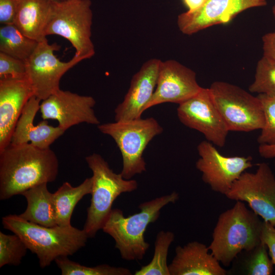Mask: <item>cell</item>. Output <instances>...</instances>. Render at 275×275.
I'll list each match as a JSON object with an SVG mask.
<instances>
[{"mask_svg":"<svg viewBox=\"0 0 275 275\" xmlns=\"http://www.w3.org/2000/svg\"><path fill=\"white\" fill-rule=\"evenodd\" d=\"M59 163L50 148L10 143L0 151V200H8L37 185L56 180Z\"/></svg>","mask_w":275,"mask_h":275,"instance_id":"6da1fadb","label":"cell"},{"mask_svg":"<svg viewBox=\"0 0 275 275\" xmlns=\"http://www.w3.org/2000/svg\"><path fill=\"white\" fill-rule=\"evenodd\" d=\"M3 227L18 235L28 249L37 255L42 268L59 257H68L84 247L89 238L84 229L73 227H45L25 220L19 215L2 218Z\"/></svg>","mask_w":275,"mask_h":275,"instance_id":"7a4b0ae2","label":"cell"},{"mask_svg":"<svg viewBox=\"0 0 275 275\" xmlns=\"http://www.w3.org/2000/svg\"><path fill=\"white\" fill-rule=\"evenodd\" d=\"M178 199V193L173 191L140 204V211L128 216L120 209H113L102 230L114 239L122 258L141 260L150 246L144 237L148 226L158 219L164 206Z\"/></svg>","mask_w":275,"mask_h":275,"instance_id":"3957f363","label":"cell"},{"mask_svg":"<svg viewBox=\"0 0 275 275\" xmlns=\"http://www.w3.org/2000/svg\"><path fill=\"white\" fill-rule=\"evenodd\" d=\"M259 217L239 201L222 212L208 246L212 255L223 265L228 266L241 251L259 244L263 223Z\"/></svg>","mask_w":275,"mask_h":275,"instance_id":"277c9868","label":"cell"},{"mask_svg":"<svg viewBox=\"0 0 275 275\" xmlns=\"http://www.w3.org/2000/svg\"><path fill=\"white\" fill-rule=\"evenodd\" d=\"M85 159L93 176L91 203L83 229L88 237L92 238L102 229L117 197L136 190L138 183L135 180L124 178L121 173H115L99 154H92Z\"/></svg>","mask_w":275,"mask_h":275,"instance_id":"5b68a950","label":"cell"},{"mask_svg":"<svg viewBox=\"0 0 275 275\" xmlns=\"http://www.w3.org/2000/svg\"><path fill=\"white\" fill-rule=\"evenodd\" d=\"M97 127L102 133L110 136L118 147L123 160L121 174L126 179L146 171L143 152L151 141L163 131L152 117L116 121Z\"/></svg>","mask_w":275,"mask_h":275,"instance_id":"8992f818","label":"cell"},{"mask_svg":"<svg viewBox=\"0 0 275 275\" xmlns=\"http://www.w3.org/2000/svg\"><path fill=\"white\" fill-rule=\"evenodd\" d=\"M91 0L53 2L45 35H56L68 40L75 56L83 60L95 53L91 40L93 13Z\"/></svg>","mask_w":275,"mask_h":275,"instance_id":"52a82bcc","label":"cell"},{"mask_svg":"<svg viewBox=\"0 0 275 275\" xmlns=\"http://www.w3.org/2000/svg\"><path fill=\"white\" fill-rule=\"evenodd\" d=\"M209 88L229 131L249 132L263 128L264 115L257 96L222 81L213 82Z\"/></svg>","mask_w":275,"mask_h":275,"instance_id":"ba28073f","label":"cell"},{"mask_svg":"<svg viewBox=\"0 0 275 275\" xmlns=\"http://www.w3.org/2000/svg\"><path fill=\"white\" fill-rule=\"evenodd\" d=\"M225 196L247 203L263 221L275 227V177L266 163H259L255 173L243 172Z\"/></svg>","mask_w":275,"mask_h":275,"instance_id":"9c48e42d","label":"cell"},{"mask_svg":"<svg viewBox=\"0 0 275 275\" xmlns=\"http://www.w3.org/2000/svg\"><path fill=\"white\" fill-rule=\"evenodd\" d=\"M59 48L57 43L49 44L46 39L38 42L32 54L25 61L26 77L33 88L34 96L41 101L60 89V80L63 75L83 60L74 55L69 61L62 62L54 54V51Z\"/></svg>","mask_w":275,"mask_h":275,"instance_id":"30bf717a","label":"cell"},{"mask_svg":"<svg viewBox=\"0 0 275 275\" xmlns=\"http://www.w3.org/2000/svg\"><path fill=\"white\" fill-rule=\"evenodd\" d=\"M177 111L178 119L185 126L200 132L213 145L225 146L229 131L209 88L202 87L197 94L179 104Z\"/></svg>","mask_w":275,"mask_h":275,"instance_id":"8fae6325","label":"cell"},{"mask_svg":"<svg viewBox=\"0 0 275 275\" xmlns=\"http://www.w3.org/2000/svg\"><path fill=\"white\" fill-rule=\"evenodd\" d=\"M200 158L196 168L202 179L215 192L226 195L234 182L247 169L253 167L251 156H225L211 142L204 141L197 147Z\"/></svg>","mask_w":275,"mask_h":275,"instance_id":"7c38bea8","label":"cell"},{"mask_svg":"<svg viewBox=\"0 0 275 275\" xmlns=\"http://www.w3.org/2000/svg\"><path fill=\"white\" fill-rule=\"evenodd\" d=\"M95 104V100L91 96L59 89L42 100L40 111L43 120H55L58 126L66 131L82 123L100 124L93 109Z\"/></svg>","mask_w":275,"mask_h":275,"instance_id":"4fadbf2b","label":"cell"},{"mask_svg":"<svg viewBox=\"0 0 275 275\" xmlns=\"http://www.w3.org/2000/svg\"><path fill=\"white\" fill-rule=\"evenodd\" d=\"M266 0H206L199 9L178 16L181 33L191 35L210 26L229 23L249 9L265 6Z\"/></svg>","mask_w":275,"mask_h":275,"instance_id":"5bb4252c","label":"cell"},{"mask_svg":"<svg viewBox=\"0 0 275 275\" xmlns=\"http://www.w3.org/2000/svg\"><path fill=\"white\" fill-rule=\"evenodd\" d=\"M201 88L194 71L174 60L161 61L156 88L145 111L163 103L179 104L197 94Z\"/></svg>","mask_w":275,"mask_h":275,"instance_id":"9a60e30c","label":"cell"},{"mask_svg":"<svg viewBox=\"0 0 275 275\" xmlns=\"http://www.w3.org/2000/svg\"><path fill=\"white\" fill-rule=\"evenodd\" d=\"M33 96V88L26 76L0 78V151L10 144L22 111Z\"/></svg>","mask_w":275,"mask_h":275,"instance_id":"2e32d148","label":"cell"},{"mask_svg":"<svg viewBox=\"0 0 275 275\" xmlns=\"http://www.w3.org/2000/svg\"><path fill=\"white\" fill-rule=\"evenodd\" d=\"M160 62L149 59L133 75L123 100L115 109L116 121L141 118L155 90Z\"/></svg>","mask_w":275,"mask_h":275,"instance_id":"e0dca14e","label":"cell"},{"mask_svg":"<svg viewBox=\"0 0 275 275\" xmlns=\"http://www.w3.org/2000/svg\"><path fill=\"white\" fill-rule=\"evenodd\" d=\"M208 246L198 241L178 245L169 265L170 275H226L228 271L209 252Z\"/></svg>","mask_w":275,"mask_h":275,"instance_id":"ac0fdd59","label":"cell"},{"mask_svg":"<svg viewBox=\"0 0 275 275\" xmlns=\"http://www.w3.org/2000/svg\"><path fill=\"white\" fill-rule=\"evenodd\" d=\"M40 100L33 96L24 106L13 131L11 143L13 144L31 143L42 149L50 146L64 134L65 130L59 126L48 124L46 120L37 125L34 120L40 110Z\"/></svg>","mask_w":275,"mask_h":275,"instance_id":"d6986e66","label":"cell"},{"mask_svg":"<svg viewBox=\"0 0 275 275\" xmlns=\"http://www.w3.org/2000/svg\"><path fill=\"white\" fill-rule=\"evenodd\" d=\"M14 24L25 36L39 42L46 38L45 30L53 1L17 0Z\"/></svg>","mask_w":275,"mask_h":275,"instance_id":"ffe728a7","label":"cell"},{"mask_svg":"<svg viewBox=\"0 0 275 275\" xmlns=\"http://www.w3.org/2000/svg\"><path fill=\"white\" fill-rule=\"evenodd\" d=\"M53 193L47 188V183H42L24 191L27 202L25 211L19 216L28 221L45 227L57 225L53 202Z\"/></svg>","mask_w":275,"mask_h":275,"instance_id":"44dd1931","label":"cell"},{"mask_svg":"<svg viewBox=\"0 0 275 275\" xmlns=\"http://www.w3.org/2000/svg\"><path fill=\"white\" fill-rule=\"evenodd\" d=\"M92 177L86 178L80 184L73 186L69 182H64L52 194L57 225L68 226L74 208L86 195L91 194Z\"/></svg>","mask_w":275,"mask_h":275,"instance_id":"7402d4cb","label":"cell"},{"mask_svg":"<svg viewBox=\"0 0 275 275\" xmlns=\"http://www.w3.org/2000/svg\"><path fill=\"white\" fill-rule=\"evenodd\" d=\"M231 264L228 274L270 275L274 265L267 246L261 241L251 249L241 251Z\"/></svg>","mask_w":275,"mask_h":275,"instance_id":"603a6c76","label":"cell"},{"mask_svg":"<svg viewBox=\"0 0 275 275\" xmlns=\"http://www.w3.org/2000/svg\"><path fill=\"white\" fill-rule=\"evenodd\" d=\"M38 42L24 35L14 24L0 28V52L25 61Z\"/></svg>","mask_w":275,"mask_h":275,"instance_id":"cb8c5ba5","label":"cell"},{"mask_svg":"<svg viewBox=\"0 0 275 275\" xmlns=\"http://www.w3.org/2000/svg\"><path fill=\"white\" fill-rule=\"evenodd\" d=\"M175 238L171 231H161L156 236L153 258L149 263L135 271V275H170L167 263L168 251Z\"/></svg>","mask_w":275,"mask_h":275,"instance_id":"d4e9b609","label":"cell"},{"mask_svg":"<svg viewBox=\"0 0 275 275\" xmlns=\"http://www.w3.org/2000/svg\"><path fill=\"white\" fill-rule=\"evenodd\" d=\"M62 275H130V270L122 267L112 266L108 264L93 267L82 265L73 261L67 257H59L54 261Z\"/></svg>","mask_w":275,"mask_h":275,"instance_id":"484cf974","label":"cell"},{"mask_svg":"<svg viewBox=\"0 0 275 275\" xmlns=\"http://www.w3.org/2000/svg\"><path fill=\"white\" fill-rule=\"evenodd\" d=\"M251 93L275 96V62L263 56L258 61Z\"/></svg>","mask_w":275,"mask_h":275,"instance_id":"4316f807","label":"cell"},{"mask_svg":"<svg viewBox=\"0 0 275 275\" xmlns=\"http://www.w3.org/2000/svg\"><path fill=\"white\" fill-rule=\"evenodd\" d=\"M28 248L16 234L8 235L0 232V267L5 265H19L26 254Z\"/></svg>","mask_w":275,"mask_h":275,"instance_id":"83f0119b","label":"cell"},{"mask_svg":"<svg viewBox=\"0 0 275 275\" xmlns=\"http://www.w3.org/2000/svg\"><path fill=\"white\" fill-rule=\"evenodd\" d=\"M263 110L264 124L257 139L260 145H275V96L258 94Z\"/></svg>","mask_w":275,"mask_h":275,"instance_id":"f1b7e54d","label":"cell"},{"mask_svg":"<svg viewBox=\"0 0 275 275\" xmlns=\"http://www.w3.org/2000/svg\"><path fill=\"white\" fill-rule=\"evenodd\" d=\"M21 78L26 76L24 61L0 52V78Z\"/></svg>","mask_w":275,"mask_h":275,"instance_id":"f546056e","label":"cell"},{"mask_svg":"<svg viewBox=\"0 0 275 275\" xmlns=\"http://www.w3.org/2000/svg\"><path fill=\"white\" fill-rule=\"evenodd\" d=\"M260 239L267 246L269 256L275 265V227L263 221Z\"/></svg>","mask_w":275,"mask_h":275,"instance_id":"4dcf8cb0","label":"cell"},{"mask_svg":"<svg viewBox=\"0 0 275 275\" xmlns=\"http://www.w3.org/2000/svg\"><path fill=\"white\" fill-rule=\"evenodd\" d=\"M17 0H0V23L14 24L17 11Z\"/></svg>","mask_w":275,"mask_h":275,"instance_id":"1f68e13d","label":"cell"},{"mask_svg":"<svg viewBox=\"0 0 275 275\" xmlns=\"http://www.w3.org/2000/svg\"><path fill=\"white\" fill-rule=\"evenodd\" d=\"M262 41L263 56L275 62V31L264 34Z\"/></svg>","mask_w":275,"mask_h":275,"instance_id":"d6a6232c","label":"cell"},{"mask_svg":"<svg viewBox=\"0 0 275 275\" xmlns=\"http://www.w3.org/2000/svg\"><path fill=\"white\" fill-rule=\"evenodd\" d=\"M259 152L265 158H275V145H260Z\"/></svg>","mask_w":275,"mask_h":275,"instance_id":"836d02e7","label":"cell"},{"mask_svg":"<svg viewBox=\"0 0 275 275\" xmlns=\"http://www.w3.org/2000/svg\"><path fill=\"white\" fill-rule=\"evenodd\" d=\"M188 11H193L200 8L206 0H182Z\"/></svg>","mask_w":275,"mask_h":275,"instance_id":"e575fe53","label":"cell"},{"mask_svg":"<svg viewBox=\"0 0 275 275\" xmlns=\"http://www.w3.org/2000/svg\"><path fill=\"white\" fill-rule=\"evenodd\" d=\"M272 15L273 16L274 19L275 20V3L272 8Z\"/></svg>","mask_w":275,"mask_h":275,"instance_id":"d590c367","label":"cell"},{"mask_svg":"<svg viewBox=\"0 0 275 275\" xmlns=\"http://www.w3.org/2000/svg\"><path fill=\"white\" fill-rule=\"evenodd\" d=\"M50 1H53V2H57V1H60L61 0H50Z\"/></svg>","mask_w":275,"mask_h":275,"instance_id":"8d00e7d4","label":"cell"},{"mask_svg":"<svg viewBox=\"0 0 275 275\" xmlns=\"http://www.w3.org/2000/svg\"><path fill=\"white\" fill-rule=\"evenodd\" d=\"M274 165H275V161H274Z\"/></svg>","mask_w":275,"mask_h":275,"instance_id":"74e56055","label":"cell"}]
</instances>
